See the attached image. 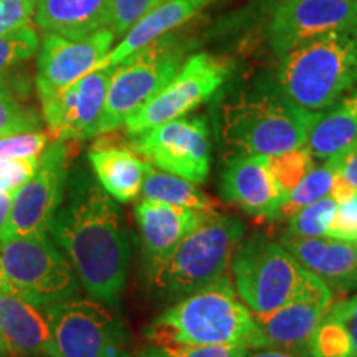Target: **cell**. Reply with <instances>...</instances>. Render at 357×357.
Here are the masks:
<instances>
[{"instance_id": "74e56055", "label": "cell", "mask_w": 357, "mask_h": 357, "mask_svg": "<svg viewBox=\"0 0 357 357\" xmlns=\"http://www.w3.org/2000/svg\"><path fill=\"white\" fill-rule=\"evenodd\" d=\"M328 162L334 167L337 176L344 178L347 184L357 192V142L334 158L328 159Z\"/></svg>"}, {"instance_id": "8992f818", "label": "cell", "mask_w": 357, "mask_h": 357, "mask_svg": "<svg viewBox=\"0 0 357 357\" xmlns=\"http://www.w3.org/2000/svg\"><path fill=\"white\" fill-rule=\"evenodd\" d=\"M0 283L43 311L77 296L79 281L50 236H10L0 240Z\"/></svg>"}, {"instance_id": "e0dca14e", "label": "cell", "mask_w": 357, "mask_h": 357, "mask_svg": "<svg viewBox=\"0 0 357 357\" xmlns=\"http://www.w3.org/2000/svg\"><path fill=\"white\" fill-rule=\"evenodd\" d=\"M223 200L236 205L248 215L278 220L284 192L270 169L268 155L235 153L220 174Z\"/></svg>"}, {"instance_id": "d4e9b609", "label": "cell", "mask_w": 357, "mask_h": 357, "mask_svg": "<svg viewBox=\"0 0 357 357\" xmlns=\"http://www.w3.org/2000/svg\"><path fill=\"white\" fill-rule=\"evenodd\" d=\"M307 357H357V293L329 307L312 334Z\"/></svg>"}, {"instance_id": "9a60e30c", "label": "cell", "mask_w": 357, "mask_h": 357, "mask_svg": "<svg viewBox=\"0 0 357 357\" xmlns=\"http://www.w3.org/2000/svg\"><path fill=\"white\" fill-rule=\"evenodd\" d=\"M357 22V0H281L266 35L276 56L307 40Z\"/></svg>"}, {"instance_id": "ba28073f", "label": "cell", "mask_w": 357, "mask_h": 357, "mask_svg": "<svg viewBox=\"0 0 357 357\" xmlns=\"http://www.w3.org/2000/svg\"><path fill=\"white\" fill-rule=\"evenodd\" d=\"M185 47L176 38L162 37L116 65L102 109L98 136L123 128L184 65Z\"/></svg>"}, {"instance_id": "3957f363", "label": "cell", "mask_w": 357, "mask_h": 357, "mask_svg": "<svg viewBox=\"0 0 357 357\" xmlns=\"http://www.w3.org/2000/svg\"><path fill=\"white\" fill-rule=\"evenodd\" d=\"M356 83L357 22L281 55L273 84L301 108L326 111Z\"/></svg>"}, {"instance_id": "7a4b0ae2", "label": "cell", "mask_w": 357, "mask_h": 357, "mask_svg": "<svg viewBox=\"0 0 357 357\" xmlns=\"http://www.w3.org/2000/svg\"><path fill=\"white\" fill-rule=\"evenodd\" d=\"M144 337L164 347H260L255 316L240 300L229 273L160 312L144 329Z\"/></svg>"}, {"instance_id": "7c38bea8", "label": "cell", "mask_w": 357, "mask_h": 357, "mask_svg": "<svg viewBox=\"0 0 357 357\" xmlns=\"http://www.w3.org/2000/svg\"><path fill=\"white\" fill-rule=\"evenodd\" d=\"M132 149L154 167L197 185H202L211 172V137L204 116H184L137 134Z\"/></svg>"}, {"instance_id": "7402d4cb", "label": "cell", "mask_w": 357, "mask_h": 357, "mask_svg": "<svg viewBox=\"0 0 357 357\" xmlns=\"http://www.w3.org/2000/svg\"><path fill=\"white\" fill-rule=\"evenodd\" d=\"M100 185L116 202H132L144 184L147 160L134 149L119 146H96L88 154Z\"/></svg>"}, {"instance_id": "52a82bcc", "label": "cell", "mask_w": 357, "mask_h": 357, "mask_svg": "<svg viewBox=\"0 0 357 357\" xmlns=\"http://www.w3.org/2000/svg\"><path fill=\"white\" fill-rule=\"evenodd\" d=\"M236 293L255 318L284 305L305 278L306 268L281 242L253 234L240 242L230 263Z\"/></svg>"}, {"instance_id": "e575fe53", "label": "cell", "mask_w": 357, "mask_h": 357, "mask_svg": "<svg viewBox=\"0 0 357 357\" xmlns=\"http://www.w3.org/2000/svg\"><path fill=\"white\" fill-rule=\"evenodd\" d=\"M40 158L0 159V192L15 194L37 172Z\"/></svg>"}, {"instance_id": "4dcf8cb0", "label": "cell", "mask_w": 357, "mask_h": 357, "mask_svg": "<svg viewBox=\"0 0 357 357\" xmlns=\"http://www.w3.org/2000/svg\"><path fill=\"white\" fill-rule=\"evenodd\" d=\"M33 129H40L38 116L35 111L25 108L0 79V136Z\"/></svg>"}, {"instance_id": "d590c367", "label": "cell", "mask_w": 357, "mask_h": 357, "mask_svg": "<svg viewBox=\"0 0 357 357\" xmlns=\"http://www.w3.org/2000/svg\"><path fill=\"white\" fill-rule=\"evenodd\" d=\"M37 2L33 0H0V35L30 26Z\"/></svg>"}, {"instance_id": "4316f807", "label": "cell", "mask_w": 357, "mask_h": 357, "mask_svg": "<svg viewBox=\"0 0 357 357\" xmlns=\"http://www.w3.org/2000/svg\"><path fill=\"white\" fill-rule=\"evenodd\" d=\"M334 181H336V171L328 160L321 166L312 167L300 184L284 195L280 208V218H289L306 205L331 197Z\"/></svg>"}, {"instance_id": "484cf974", "label": "cell", "mask_w": 357, "mask_h": 357, "mask_svg": "<svg viewBox=\"0 0 357 357\" xmlns=\"http://www.w3.org/2000/svg\"><path fill=\"white\" fill-rule=\"evenodd\" d=\"M141 194L146 200L181 205V207L202 212H217V204L197 184L184 177H178L176 174L160 171L151 162H147Z\"/></svg>"}, {"instance_id": "277c9868", "label": "cell", "mask_w": 357, "mask_h": 357, "mask_svg": "<svg viewBox=\"0 0 357 357\" xmlns=\"http://www.w3.org/2000/svg\"><path fill=\"white\" fill-rule=\"evenodd\" d=\"M324 111L301 108L275 84L243 91L220 109V136L236 153L276 155L305 146Z\"/></svg>"}, {"instance_id": "f546056e", "label": "cell", "mask_w": 357, "mask_h": 357, "mask_svg": "<svg viewBox=\"0 0 357 357\" xmlns=\"http://www.w3.org/2000/svg\"><path fill=\"white\" fill-rule=\"evenodd\" d=\"M38 33L32 26H24L15 32L0 35V78L12 66L32 58L38 52Z\"/></svg>"}, {"instance_id": "1f68e13d", "label": "cell", "mask_w": 357, "mask_h": 357, "mask_svg": "<svg viewBox=\"0 0 357 357\" xmlns=\"http://www.w3.org/2000/svg\"><path fill=\"white\" fill-rule=\"evenodd\" d=\"M48 146V134L42 129L0 136V159L40 158Z\"/></svg>"}, {"instance_id": "30bf717a", "label": "cell", "mask_w": 357, "mask_h": 357, "mask_svg": "<svg viewBox=\"0 0 357 357\" xmlns=\"http://www.w3.org/2000/svg\"><path fill=\"white\" fill-rule=\"evenodd\" d=\"M230 71L231 63L227 58L211 53L192 55L171 82L164 84L153 100L147 101L128 119L124 124L126 134L134 137L159 124L184 118L187 113L215 95Z\"/></svg>"}, {"instance_id": "cb8c5ba5", "label": "cell", "mask_w": 357, "mask_h": 357, "mask_svg": "<svg viewBox=\"0 0 357 357\" xmlns=\"http://www.w3.org/2000/svg\"><path fill=\"white\" fill-rule=\"evenodd\" d=\"M357 142V89L324 111L310 132L306 147L312 158L328 160Z\"/></svg>"}, {"instance_id": "9c48e42d", "label": "cell", "mask_w": 357, "mask_h": 357, "mask_svg": "<svg viewBox=\"0 0 357 357\" xmlns=\"http://www.w3.org/2000/svg\"><path fill=\"white\" fill-rule=\"evenodd\" d=\"M43 312L58 357H136L124 326L93 298H70Z\"/></svg>"}, {"instance_id": "ab89813d", "label": "cell", "mask_w": 357, "mask_h": 357, "mask_svg": "<svg viewBox=\"0 0 357 357\" xmlns=\"http://www.w3.org/2000/svg\"><path fill=\"white\" fill-rule=\"evenodd\" d=\"M12 194H6V192H0V236L6 229V223L8 218V212H10L12 205Z\"/></svg>"}, {"instance_id": "60d3db41", "label": "cell", "mask_w": 357, "mask_h": 357, "mask_svg": "<svg viewBox=\"0 0 357 357\" xmlns=\"http://www.w3.org/2000/svg\"><path fill=\"white\" fill-rule=\"evenodd\" d=\"M245 357H296L288 352L276 351V349H266V347H260V349H248Z\"/></svg>"}, {"instance_id": "2e32d148", "label": "cell", "mask_w": 357, "mask_h": 357, "mask_svg": "<svg viewBox=\"0 0 357 357\" xmlns=\"http://www.w3.org/2000/svg\"><path fill=\"white\" fill-rule=\"evenodd\" d=\"M116 40L109 29H100L79 40L45 32L38 47L37 89H60L78 82L108 55Z\"/></svg>"}, {"instance_id": "4fadbf2b", "label": "cell", "mask_w": 357, "mask_h": 357, "mask_svg": "<svg viewBox=\"0 0 357 357\" xmlns=\"http://www.w3.org/2000/svg\"><path fill=\"white\" fill-rule=\"evenodd\" d=\"M333 305V289L306 270L300 288L284 305L270 314L255 318L260 347L283 351L296 357H307L312 334Z\"/></svg>"}, {"instance_id": "ac0fdd59", "label": "cell", "mask_w": 357, "mask_h": 357, "mask_svg": "<svg viewBox=\"0 0 357 357\" xmlns=\"http://www.w3.org/2000/svg\"><path fill=\"white\" fill-rule=\"evenodd\" d=\"M217 212H202L155 200L142 199L134 207L147 263L166 258L192 230Z\"/></svg>"}, {"instance_id": "83f0119b", "label": "cell", "mask_w": 357, "mask_h": 357, "mask_svg": "<svg viewBox=\"0 0 357 357\" xmlns=\"http://www.w3.org/2000/svg\"><path fill=\"white\" fill-rule=\"evenodd\" d=\"M336 208L337 202L333 197L306 205L288 218L287 235L298 238H324L328 236Z\"/></svg>"}, {"instance_id": "5bb4252c", "label": "cell", "mask_w": 357, "mask_h": 357, "mask_svg": "<svg viewBox=\"0 0 357 357\" xmlns=\"http://www.w3.org/2000/svg\"><path fill=\"white\" fill-rule=\"evenodd\" d=\"M116 66L89 71L60 89L38 91L42 116L58 141H83L98 136L111 77Z\"/></svg>"}, {"instance_id": "6da1fadb", "label": "cell", "mask_w": 357, "mask_h": 357, "mask_svg": "<svg viewBox=\"0 0 357 357\" xmlns=\"http://www.w3.org/2000/svg\"><path fill=\"white\" fill-rule=\"evenodd\" d=\"M50 238L89 298L118 307L131 258L128 230L118 204L86 169H70Z\"/></svg>"}, {"instance_id": "d6a6232c", "label": "cell", "mask_w": 357, "mask_h": 357, "mask_svg": "<svg viewBox=\"0 0 357 357\" xmlns=\"http://www.w3.org/2000/svg\"><path fill=\"white\" fill-rule=\"evenodd\" d=\"M162 2H167V0H109L105 26L113 30L116 37L124 35L141 17H144L147 12Z\"/></svg>"}, {"instance_id": "f6af8a7d", "label": "cell", "mask_w": 357, "mask_h": 357, "mask_svg": "<svg viewBox=\"0 0 357 357\" xmlns=\"http://www.w3.org/2000/svg\"><path fill=\"white\" fill-rule=\"evenodd\" d=\"M33 2H38V0H33Z\"/></svg>"}, {"instance_id": "7bdbcfd3", "label": "cell", "mask_w": 357, "mask_h": 357, "mask_svg": "<svg viewBox=\"0 0 357 357\" xmlns=\"http://www.w3.org/2000/svg\"><path fill=\"white\" fill-rule=\"evenodd\" d=\"M0 357H10V356L6 354V352H0Z\"/></svg>"}, {"instance_id": "ffe728a7", "label": "cell", "mask_w": 357, "mask_h": 357, "mask_svg": "<svg viewBox=\"0 0 357 357\" xmlns=\"http://www.w3.org/2000/svg\"><path fill=\"white\" fill-rule=\"evenodd\" d=\"M0 331L10 357H58L50 324L42 310L0 283Z\"/></svg>"}, {"instance_id": "44dd1931", "label": "cell", "mask_w": 357, "mask_h": 357, "mask_svg": "<svg viewBox=\"0 0 357 357\" xmlns=\"http://www.w3.org/2000/svg\"><path fill=\"white\" fill-rule=\"evenodd\" d=\"M208 2L211 0H167V2L154 7L124 33L121 42L111 48L108 55L102 58L95 70L109 68V66L123 63L134 53L146 48L147 45L158 42L174 29L189 22Z\"/></svg>"}, {"instance_id": "836d02e7", "label": "cell", "mask_w": 357, "mask_h": 357, "mask_svg": "<svg viewBox=\"0 0 357 357\" xmlns=\"http://www.w3.org/2000/svg\"><path fill=\"white\" fill-rule=\"evenodd\" d=\"M248 349L240 346H202V347H164L147 346L136 357H245Z\"/></svg>"}, {"instance_id": "f1b7e54d", "label": "cell", "mask_w": 357, "mask_h": 357, "mask_svg": "<svg viewBox=\"0 0 357 357\" xmlns=\"http://www.w3.org/2000/svg\"><path fill=\"white\" fill-rule=\"evenodd\" d=\"M268 160H270V169L273 172L276 182L287 195L314 167L316 159L312 158L306 146H301L298 149L287 151L283 154L268 155Z\"/></svg>"}, {"instance_id": "603a6c76", "label": "cell", "mask_w": 357, "mask_h": 357, "mask_svg": "<svg viewBox=\"0 0 357 357\" xmlns=\"http://www.w3.org/2000/svg\"><path fill=\"white\" fill-rule=\"evenodd\" d=\"M109 0H38L35 24L45 32L79 40L105 29Z\"/></svg>"}, {"instance_id": "d6986e66", "label": "cell", "mask_w": 357, "mask_h": 357, "mask_svg": "<svg viewBox=\"0 0 357 357\" xmlns=\"http://www.w3.org/2000/svg\"><path fill=\"white\" fill-rule=\"evenodd\" d=\"M283 247L318 278L337 293H357V242L324 238H298L284 235Z\"/></svg>"}, {"instance_id": "8fae6325", "label": "cell", "mask_w": 357, "mask_h": 357, "mask_svg": "<svg viewBox=\"0 0 357 357\" xmlns=\"http://www.w3.org/2000/svg\"><path fill=\"white\" fill-rule=\"evenodd\" d=\"M68 147L55 139L40 155L33 177L13 194L0 240L10 236H50L53 217L65 197L68 181Z\"/></svg>"}, {"instance_id": "b9f144b4", "label": "cell", "mask_w": 357, "mask_h": 357, "mask_svg": "<svg viewBox=\"0 0 357 357\" xmlns=\"http://www.w3.org/2000/svg\"><path fill=\"white\" fill-rule=\"evenodd\" d=\"M0 352H6V354H8L7 344H6V341H3V336H2V331H0ZM8 356H10V354H8Z\"/></svg>"}, {"instance_id": "8d00e7d4", "label": "cell", "mask_w": 357, "mask_h": 357, "mask_svg": "<svg viewBox=\"0 0 357 357\" xmlns=\"http://www.w3.org/2000/svg\"><path fill=\"white\" fill-rule=\"evenodd\" d=\"M328 236L344 242H357V192L344 202L337 204Z\"/></svg>"}, {"instance_id": "ee69618b", "label": "cell", "mask_w": 357, "mask_h": 357, "mask_svg": "<svg viewBox=\"0 0 357 357\" xmlns=\"http://www.w3.org/2000/svg\"><path fill=\"white\" fill-rule=\"evenodd\" d=\"M32 357H50V356H32Z\"/></svg>"}, {"instance_id": "5b68a950", "label": "cell", "mask_w": 357, "mask_h": 357, "mask_svg": "<svg viewBox=\"0 0 357 357\" xmlns=\"http://www.w3.org/2000/svg\"><path fill=\"white\" fill-rule=\"evenodd\" d=\"M240 218L213 213L162 260L147 263L155 291L174 300L207 287L229 273L231 258L243 240Z\"/></svg>"}, {"instance_id": "f35d334b", "label": "cell", "mask_w": 357, "mask_h": 357, "mask_svg": "<svg viewBox=\"0 0 357 357\" xmlns=\"http://www.w3.org/2000/svg\"><path fill=\"white\" fill-rule=\"evenodd\" d=\"M354 189L347 184L342 177H339L336 174V181H334V187H333V192H331V197L336 200V202H344L346 199H349L352 194H354Z\"/></svg>"}]
</instances>
